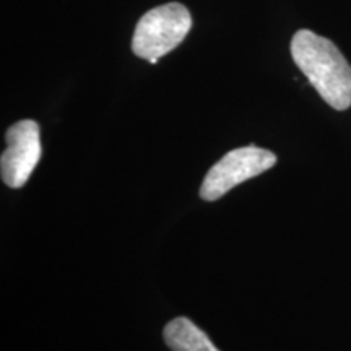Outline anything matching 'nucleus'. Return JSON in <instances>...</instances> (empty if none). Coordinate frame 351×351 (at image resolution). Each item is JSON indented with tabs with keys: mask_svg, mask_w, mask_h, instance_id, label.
<instances>
[{
	"mask_svg": "<svg viewBox=\"0 0 351 351\" xmlns=\"http://www.w3.org/2000/svg\"><path fill=\"white\" fill-rule=\"evenodd\" d=\"M291 57L328 106L337 111L351 106V67L330 39L300 29L291 39Z\"/></svg>",
	"mask_w": 351,
	"mask_h": 351,
	"instance_id": "f257e3e1",
	"label": "nucleus"
},
{
	"mask_svg": "<svg viewBox=\"0 0 351 351\" xmlns=\"http://www.w3.org/2000/svg\"><path fill=\"white\" fill-rule=\"evenodd\" d=\"M191 28V12L182 3L169 2L152 8L143 13L135 26L132 52L140 59L156 64L186 39Z\"/></svg>",
	"mask_w": 351,
	"mask_h": 351,
	"instance_id": "f03ea898",
	"label": "nucleus"
},
{
	"mask_svg": "<svg viewBox=\"0 0 351 351\" xmlns=\"http://www.w3.org/2000/svg\"><path fill=\"white\" fill-rule=\"evenodd\" d=\"M7 148L0 158L2 181L12 189L23 187L41 158V135L38 122L19 121L5 134Z\"/></svg>",
	"mask_w": 351,
	"mask_h": 351,
	"instance_id": "20e7f679",
	"label": "nucleus"
},
{
	"mask_svg": "<svg viewBox=\"0 0 351 351\" xmlns=\"http://www.w3.org/2000/svg\"><path fill=\"white\" fill-rule=\"evenodd\" d=\"M276 163L275 153L258 147H243L226 153L205 176L200 197L207 202L221 199L241 182L257 178Z\"/></svg>",
	"mask_w": 351,
	"mask_h": 351,
	"instance_id": "7ed1b4c3",
	"label": "nucleus"
},
{
	"mask_svg": "<svg viewBox=\"0 0 351 351\" xmlns=\"http://www.w3.org/2000/svg\"><path fill=\"white\" fill-rule=\"evenodd\" d=\"M165 340L173 351H219L207 333L187 317L171 320L165 327Z\"/></svg>",
	"mask_w": 351,
	"mask_h": 351,
	"instance_id": "39448f33",
	"label": "nucleus"
}]
</instances>
